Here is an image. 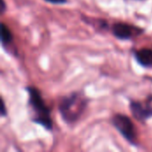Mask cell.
I'll list each match as a JSON object with an SVG mask.
<instances>
[{
    "instance_id": "9c48e42d",
    "label": "cell",
    "mask_w": 152,
    "mask_h": 152,
    "mask_svg": "<svg viewBox=\"0 0 152 152\" xmlns=\"http://www.w3.org/2000/svg\"><path fill=\"white\" fill-rule=\"evenodd\" d=\"M1 106H2V110H1V115H2V117H4L5 115H6V110H5V105H4V101L2 100V102H1Z\"/></svg>"
},
{
    "instance_id": "3957f363",
    "label": "cell",
    "mask_w": 152,
    "mask_h": 152,
    "mask_svg": "<svg viewBox=\"0 0 152 152\" xmlns=\"http://www.w3.org/2000/svg\"><path fill=\"white\" fill-rule=\"evenodd\" d=\"M112 124L123 137L134 145L137 140L136 130L131 118L124 114H116L112 118Z\"/></svg>"
},
{
    "instance_id": "8992f818",
    "label": "cell",
    "mask_w": 152,
    "mask_h": 152,
    "mask_svg": "<svg viewBox=\"0 0 152 152\" xmlns=\"http://www.w3.org/2000/svg\"><path fill=\"white\" fill-rule=\"evenodd\" d=\"M136 61L142 67H152V50L149 48H142L134 53Z\"/></svg>"
},
{
    "instance_id": "6da1fadb",
    "label": "cell",
    "mask_w": 152,
    "mask_h": 152,
    "mask_svg": "<svg viewBox=\"0 0 152 152\" xmlns=\"http://www.w3.org/2000/svg\"><path fill=\"white\" fill-rule=\"evenodd\" d=\"M28 93V103L34 111L33 121L37 124L41 125L46 130L51 131L53 129V120L51 118V110L45 102L40 91L32 86L27 87Z\"/></svg>"
},
{
    "instance_id": "5b68a950",
    "label": "cell",
    "mask_w": 152,
    "mask_h": 152,
    "mask_svg": "<svg viewBox=\"0 0 152 152\" xmlns=\"http://www.w3.org/2000/svg\"><path fill=\"white\" fill-rule=\"evenodd\" d=\"M112 32L117 38L121 40H128L137 34H140L142 30L130 24L118 22L114 24L112 28Z\"/></svg>"
},
{
    "instance_id": "7a4b0ae2",
    "label": "cell",
    "mask_w": 152,
    "mask_h": 152,
    "mask_svg": "<svg viewBox=\"0 0 152 152\" xmlns=\"http://www.w3.org/2000/svg\"><path fill=\"white\" fill-rule=\"evenodd\" d=\"M87 105L86 97L79 93H73L62 98L59 104L60 113L67 123L76 122Z\"/></svg>"
},
{
    "instance_id": "52a82bcc",
    "label": "cell",
    "mask_w": 152,
    "mask_h": 152,
    "mask_svg": "<svg viewBox=\"0 0 152 152\" xmlns=\"http://www.w3.org/2000/svg\"><path fill=\"white\" fill-rule=\"evenodd\" d=\"M12 34L11 32V30L9 29V28L4 23H1V41L3 45H9L12 42Z\"/></svg>"
},
{
    "instance_id": "ba28073f",
    "label": "cell",
    "mask_w": 152,
    "mask_h": 152,
    "mask_svg": "<svg viewBox=\"0 0 152 152\" xmlns=\"http://www.w3.org/2000/svg\"><path fill=\"white\" fill-rule=\"evenodd\" d=\"M45 1L51 4H62L67 2V0H45Z\"/></svg>"
},
{
    "instance_id": "277c9868",
    "label": "cell",
    "mask_w": 152,
    "mask_h": 152,
    "mask_svg": "<svg viewBox=\"0 0 152 152\" xmlns=\"http://www.w3.org/2000/svg\"><path fill=\"white\" fill-rule=\"evenodd\" d=\"M130 110L133 116L139 121H145L152 118V96H149L143 102H132Z\"/></svg>"
},
{
    "instance_id": "30bf717a",
    "label": "cell",
    "mask_w": 152,
    "mask_h": 152,
    "mask_svg": "<svg viewBox=\"0 0 152 152\" xmlns=\"http://www.w3.org/2000/svg\"><path fill=\"white\" fill-rule=\"evenodd\" d=\"M5 9H6V6H5L4 0H1V12H2V13H4V12Z\"/></svg>"
}]
</instances>
